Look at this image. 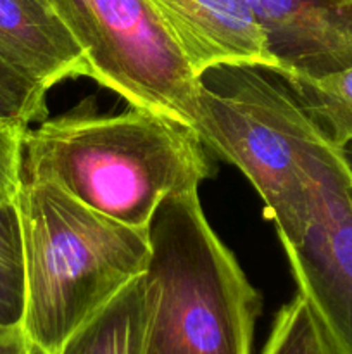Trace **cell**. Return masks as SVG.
I'll return each instance as SVG.
<instances>
[{"instance_id":"cell-1","label":"cell","mask_w":352,"mask_h":354,"mask_svg":"<svg viewBox=\"0 0 352 354\" xmlns=\"http://www.w3.org/2000/svg\"><path fill=\"white\" fill-rule=\"evenodd\" d=\"M213 173L195 131L138 107L106 116L78 106L24 133L23 178L133 228L148 230L162 201Z\"/></svg>"},{"instance_id":"cell-2","label":"cell","mask_w":352,"mask_h":354,"mask_svg":"<svg viewBox=\"0 0 352 354\" xmlns=\"http://www.w3.org/2000/svg\"><path fill=\"white\" fill-rule=\"evenodd\" d=\"M26 265L23 328L57 354L150 261V235L90 209L50 182L23 178L16 197Z\"/></svg>"},{"instance_id":"cell-3","label":"cell","mask_w":352,"mask_h":354,"mask_svg":"<svg viewBox=\"0 0 352 354\" xmlns=\"http://www.w3.org/2000/svg\"><path fill=\"white\" fill-rule=\"evenodd\" d=\"M148 235L144 354H252L261 296L207 221L199 187L162 201Z\"/></svg>"},{"instance_id":"cell-4","label":"cell","mask_w":352,"mask_h":354,"mask_svg":"<svg viewBox=\"0 0 352 354\" xmlns=\"http://www.w3.org/2000/svg\"><path fill=\"white\" fill-rule=\"evenodd\" d=\"M195 135L252 183L282 245L309 220V154L321 131L280 73L223 64L197 78Z\"/></svg>"},{"instance_id":"cell-5","label":"cell","mask_w":352,"mask_h":354,"mask_svg":"<svg viewBox=\"0 0 352 354\" xmlns=\"http://www.w3.org/2000/svg\"><path fill=\"white\" fill-rule=\"evenodd\" d=\"M90 64L128 106L195 130L197 76L148 0H48Z\"/></svg>"},{"instance_id":"cell-6","label":"cell","mask_w":352,"mask_h":354,"mask_svg":"<svg viewBox=\"0 0 352 354\" xmlns=\"http://www.w3.org/2000/svg\"><path fill=\"white\" fill-rule=\"evenodd\" d=\"M309 220L283 249L333 351L352 354V171L323 133L309 154Z\"/></svg>"},{"instance_id":"cell-7","label":"cell","mask_w":352,"mask_h":354,"mask_svg":"<svg viewBox=\"0 0 352 354\" xmlns=\"http://www.w3.org/2000/svg\"><path fill=\"white\" fill-rule=\"evenodd\" d=\"M275 71L324 76L352 66V0H247Z\"/></svg>"},{"instance_id":"cell-8","label":"cell","mask_w":352,"mask_h":354,"mask_svg":"<svg viewBox=\"0 0 352 354\" xmlns=\"http://www.w3.org/2000/svg\"><path fill=\"white\" fill-rule=\"evenodd\" d=\"M193 75L223 64L278 69L247 0H148Z\"/></svg>"},{"instance_id":"cell-9","label":"cell","mask_w":352,"mask_h":354,"mask_svg":"<svg viewBox=\"0 0 352 354\" xmlns=\"http://www.w3.org/2000/svg\"><path fill=\"white\" fill-rule=\"evenodd\" d=\"M0 52L47 88L92 75L81 45L43 0H0Z\"/></svg>"},{"instance_id":"cell-10","label":"cell","mask_w":352,"mask_h":354,"mask_svg":"<svg viewBox=\"0 0 352 354\" xmlns=\"http://www.w3.org/2000/svg\"><path fill=\"white\" fill-rule=\"evenodd\" d=\"M145 275L135 279L78 330L57 354H144Z\"/></svg>"},{"instance_id":"cell-11","label":"cell","mask_w":352,"mask_h":354,"mask_svg":"<svg viewBox=\"0 0 352 354\" xmlns=\"http://www.w3.org/2000/svg\"><path fill=\"white\" fill-rule=\"evenodd\" d=\"M276 73L285 78L302 109L330 144L342 149L352 142V66L324 76Z\"/></svg>"},{"instance_id":"cell-12","label":"cell","mask_w":352,"mask_h":354,"mask_svg":"<svg viewBox=\"0 0 352 354\" xmlns=\"http://www.w3.org/2000/svg\"><path fill=\"white\" fill-rule=\"evenodd\" d=\"M26 265L16 199L0 203V327L23 325Z\"/></svg>"},{"instance_id":"cell-13","label":"cell","mask_w":352,"mask_h":354,"mask_svg":"<svg viewBox=\"0 0 352 354\" xmlns=\"http://www.w3.org/2000/svg\"><path fill=\"white\" fill-rule=\"evenodd\" d=\"M262 354H337L309 303L297 294L276 313Z\"/></svg>"},{"instance_id":"cell-14","label":"cell","mask_w":352,"mask_h":354,"mask_svg":"<svg viewBox=\"0 0 352 354\" xmlns=\"http://www.w3.org/2000/svg\"><path fill=\"white\" fill-rule=\"evenodd\" d=\"M48 88L0 52V123L23 124L47 120Z\"/></svg>"},{"instance_id":"cell-15","label":"cell","mask_w":352,"mask_h":354,"mask_svg":"<svg viewBox=\"0 0 352 354\" xmlns=\"http://www.w3.org/2000/svg\"><path fill=\"white\" fill-rule=\"evenodd\" d=\"M28 127L0 123V203L14 201L23 183V142Z\"/></svg>"},{"instance_id":"cell-16","label":"cell","mask_w":352,"mask_h":354,"mask_svg":"<svg viewBox=\"0 0 352 354\" xmlns=\"http://www.w3.org/2000/svg\"><path fill=\"white\" fill-rule=\"evenodd\" d=\"M31 348L23 325L0 327V354H31Z\"/></svg>"},{"instance_id":"cell-17","label":"cell","mask_w":352,"mask_h":354,"mask_svg":"<svg viewBox=\"0 0 352 354\" xmlns=\"http://www.w3.org/2000/svg\"><path fill=\"white\" fill-rule=\"evenodd\" d=\"M340 151H342V154H344L345 161H347L349 168H351V171H352V142H349L347 145H344Z\"/></svg>"},{"instance_id":"cell-18","label":"cell","mask_w":352,"mask_h":354,"mask_svg":"<svg viewBox=\"0 0 352 354\" xmlns=\"http://www.w3.org/2000/svg\"><path fill=\"white\" fill-rule=\"evenodd\" d=\"M31 354H47V353H43V351H41V349L35 348V346H33V348H31Z\"/></svg>"},{"instance_id":"cell-19","label":"cell","mask_w":352,"mask_h":354,"mask_svg":"<svg viewBox=\"0 0 352 354\" xmlns=\"http://www.w3.org/2000/svg\"><path fill=\"white\" fill-rule=\"evenodd\" d=\"M43 2H45V3H47V6H48V0H43ZM48 7H50V6H48Z\"/></svg>"}]
</instances>
